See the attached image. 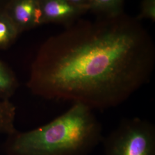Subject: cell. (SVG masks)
<instances>
[{
	"label": "cell",
	"instance_id": "12",
	"mask_svg": "<svg viewBox=\"0 0 155 155\" xmlns=\"http://www.w3.org/2000/svg\"><path fill=\"white\" fill-rule=\"evenodd\" d=\"M12 0H0V10H4Z\"/></svg>",
	"mask_w": 155,
	"mask_h": 155
},
{
	"label": "cell",
	"instance_id": "10",
	"mask_svg": "<svg viewBox=\"0 0 155 155\" xmlns=\"http://www.w3.org/2000/svg\"><path fill=\"white\" fill-rule=\"evenodd\" d=\"M136 18L139 21L147 18L155 21V0H142L140 13Z\"/></svg>",
	"mask_w": 155,
	"mask_h": 155
},
{
	"label": "cell",
	"instance_id": "6",
	"mask_svg": "<svg viewBox=\"0 0 155 155\" xmlns=\"http://www.w3.org/2000/svg\"><path fill=\"white\" fill-rule=\"evenodd\" d=\"M18 87V82L15 75L0 60V100H10Z\"/></svg>",
	"mask_w": 155,
	"mask_h": 155
},
{
	"label": "cell",
	"instance_id": "8",
	"mask_svg": "<svg viewBox=\"0 0 155 155\" xmlns=\"http://www.w3.org/2000/svg\"><path fill=\"white\" fill-rule=\"evenodd\" d=\"M16 110L10 100H0V134L14 133Z\"/></svg>",
	"mask_w": 155,
	"mask_h": 155
},
{
	"label": "cell",
	"instance_id": "4",
	"mask_svg": "<svg viewBox=\"0 0 155 155\" xmlns=\"http://www.w3.org/2000/svg\"><path fill=\"white\" fill-rule=\"evenodd\" d=\"M5 11L20 33L43 24L39 0H12Z\"/></svg>",
	"mask_w": 155,
	"mask_h": 155
},
{
	"label": "cell",
	"instance_id": "5",
	"mask_svg": "<svg viewBox=\"0 0 155 155\" xmlns=\"http://www.w3.org/2000/svg\"><path fill=\"white\" fill-rule=\"evenodd\" d=\"M43 22H70L89 9L75 5L68 0H39Z\"/></svg>",
	"mask_w": 155,
	"mask_h": 155
},
{
	"label": "cell",
	"instance_id": "7",
	"mask_svg": "<svg viewBox=\"0 0 155 155\" xmlns=\"http://www.w3.org/2000/svg\"><path fill=\"white\" fill-rule=\"evenodd\" d=\"M20 33L5 9L0 10V50L9 48Z\"/></svg>",
	"mask_w": 155,
	"mask_h": 155
},
{
	"label": "cell",
	"instance_id": "11",
	"mask_svg": "<svg viewBox=\"0 0 155 155\" xmlns=\"http://www.w3.org/2000/svg\"><path fill=\"white\" fill-rule=\"evenodd\" d=\"M71 4L75 5L81 6L90 9L89 1L90 0H68Z\"/></svg>",
	"mask_w": 155,
	"mask_h": 155
},
{
	"label": "cell",
	"instance_id": "3",
	"mask_svg": "<svg viewBox=\"0 0 155 155\" xmlns=\"http://www.w3.org/2000/svg\"><path fill=\"white\" fill-rule=\"evenodd\" d=\"M104 155H155V126L140 117L124 118L103 137Z\"/></svg>",
	"mask_w": 155,
	"mask_h": 155
},
{
	"label": "cell",
	"instance_id": "9",
	"mask_svg": "<svg viewBox=\"0 0 155 155\" xmlns=\"http://www.w3.org/2000/svg\"><path fill=\"white\" fill-rule=\"evenodd\" d=\"M124 0H90V9L103 15H112L122 11Z\"/></svg>",
	"mask_w": 155,
	"mask_h": 155
},
{
	"label": "cell",
	"instance_id": "1",
	"mask_svg": "<svg viewBox=\"0 0 155 155\" xmlns=\"http://www.w3.org/2000/svg\"><path fill=\"white\" fill-rule=\"evenodd\" d=\"M155 65L150 34L121 12L79 21L45 41L27 84L46 100L104 110L121 105L148 83Z\"/></svg>",
	"mask_w": 155,
	"mask_h": 155
},
{
	"label": "cell",
	"instance_id": "2",
	"mask_svg": "<svg viewBox=\"0 0 155 155\" xmlns=\"http://www.w3.org/2000/svg\"><path fill=\"white\" fill-rule=\"evenodd\" d=\"M93 110L79 103L51 122L26 132L8 135V155H89L104 137Z\"/></svg>",
	"mask_w": 155,
	"mask_h": 155
}]
</instances>
